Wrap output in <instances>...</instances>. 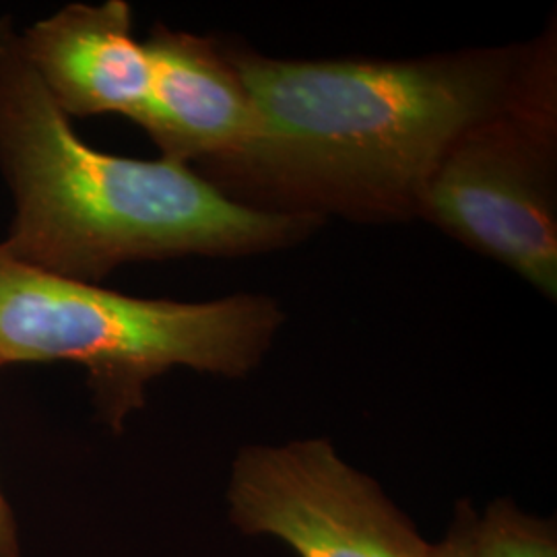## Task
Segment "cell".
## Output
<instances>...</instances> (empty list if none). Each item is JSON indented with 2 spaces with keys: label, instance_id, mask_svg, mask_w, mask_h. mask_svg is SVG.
<instances>
[{
  "label": "cell",
  "instance_id": "1",
  "mask_svg": "<svg viewBox=\"0 0 557 557\" xmlns=\"http://www.w3.org/2000/svg\"><path fill=\"white\" fill-rule=\"evenodd\" d=\"M230 46L259 137L197 172L255 209L358 223L418 220L458 135L557 64L554 23L524 44L407 60L271 59Z\"/></svg>",
  "mask_w": 557,
  "mask_h": 557
},
{
  "label": "cell",
  "instance_id": "2",
  "mask_svg": "<svg viewBox=\"0 0 557 557\" xmlns=\"http://www.w3.org/2000/svg\"><path fill=\"white\" fill-rule=\"evenodd\" d=\"M0 172L15 199L2 246L85 283L139 260L267 255L324 223L248 207L182 163L89 147L23 59L9 21H0Z\"/></svg>",
  "mask_w": 557,
  "mask_h": 557
},
{
  "label": "cell",
  "instance_id": "3",
  "mask_svg": "<svg viewBox=\"0 0 557 557\" xmlns=\"http://www.w3.org/2000/svg\"><path fill=\"white\" fill-rule=\"evenodd\" d=\"M285 314L262 294L211 301L124 296L15 259L0 244V368L73 361L101 421L122 432L147 384L174 368L242 379L269 354Z\"/></svg>",
  "mask_w": 557,
  "mask_h": 557
},
{
  "label": "cell",
  "instance_id": "4",
  "mask_svg": "<svg viewBox=\"0 0 557 557\" xmlns=\"http://www.w3.org/2000/svg\"><path fill=\"white\" fill-rule=\"evenodd\" d=\"M418 220L557 298V64L440 160Z\"/></svg>",
  "mask_w": 557,
  "mask_h": 557
},
{
  "label": "cell",
  "instance_id": "5",
  "mask_svg": "<svg viewBox=\"0 0 557 557\" xmlns=\"http://www.w3.org/2000/svg\"><path fill=\"white\" fill-rule=\"evenodd\" d=\"M227 502L242 533L278 539L298 557H423L428 547L329 440L239 450Z\"/></svg>",
  "mask_w": 557,
  "mask_h": 557
},
{
  "label": "cell",
  "instance_id": "6",
  "mask_svg": "<svg viewBox=\"0 0 557 557\" xmlns=\"http://www.w3.org/2000/svg\"><path fill=\"white\" fill-rule=\"evenodd\" d=\"M143 46L151 85L135 124L161 160L200 170L255 143L259 112L230 44L156 25Z\"/></svg>",
  "mask_w": 557,
  "mask_h": 557
},
{
  "label": "cell",
  "instance_id": "7",
  "mask_svg": "<svg viewBox=\"0 0 557 557\" xmlns=\"http://www.w3.org/2000/svg\"><path fill=\"white\" fill-rule=\"evenodd\" d=\"M17 41L23 59L66 119H139L151 66L143 41L133 34L128 2L69 4L29 25Z\"/></svg>",
  "mask_w": 557,
  "mask_h": 557
},
{
  "label": "cell",
  "instance_id": "8",
  "mask_svg": "<svg viewBox=\"0 0 557 557\" xmlns=\"http://www.w3.org/2000/svg\"><path fill=\"white\" fill-rule=\"evenodd\" d=\"M471 557H557L556 527L510 502H496L485 517L475 518Z\"/></svg>",
  "mask_w": 557,
  "mask_h": 557
},
{
  "label": "cell",
  "instance_id": "9",
  "mask_svg": "<svg viewBox=\"0 0 557 557\" xmlns=\"http://www.w3.org/2000/svg\"><path fill=\"white\" fill-rule=\"evenodd\" d=\"M475 518L478 517L469 504L458 506L450 533L436 545L428 543L423 557H471V531H473Z\"/></svg>",
  "mask_w": 557,
  "mask_h": 557
},
{
  "label": "cell",
  "instance_id": "10",
  "mask_svg": "<svg viewBox=\"0 0 557 557\" xmlns=\"http://www.w3.org/2000/svg\"><path fill=\"white\" fill-rule=\"evenodd\" d=\"M0 557H23L17 520L0 490Z\"/></svg>",
  "mask_w": 557,
  "mask_h": 557
}]
</instances>
